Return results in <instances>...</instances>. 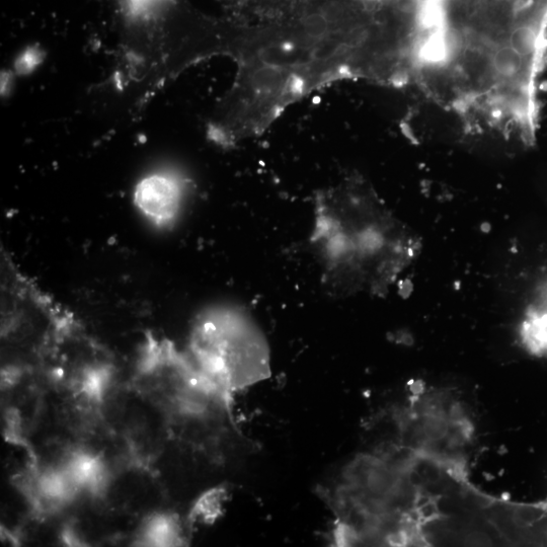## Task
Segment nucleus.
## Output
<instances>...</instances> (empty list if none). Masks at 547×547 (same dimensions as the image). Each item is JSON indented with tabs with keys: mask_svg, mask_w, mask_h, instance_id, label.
<instances>
[{
	"mask_svg": "<svg viewBox=\"0 0 547 547\" xmlns=\"http://www.w3.org/2000/svg\"><path fill=\"white\" fill-rule=\"evenodd\" d=\"M310 242L322 258L325 283L341 294L385 292L420 249L370 186L354 177L317 195Z\"/></svg>",
	"mask_w": 547,
	"mask_h": 547,
	"instance_id": "f03ea898",
	"label": "nucleus"
},
{
	"mask_svg": "<svg viewBox=\"0 0 547 547\" xmlns=\"http://www.w3.org/2000/svg\"><path fill=\"white\" fill-rule=\"evenodd\" d=\"M416 82L470 131L532 145L547 59V0H429Z\"/></svg>",
	"mask_w": 547,
	"mask_h": 547,
	"instance_id": "f257e3e1",
	"label": "nucleus"
},
{
	"mask_svg": "<svg viewBox=\"0 0 547 547\" xmlns=\"http://www.w3.org/2000/svg\"><path fill=\"white\" fill-rule=\"evenodd\" d=\"M186 195V183L176 173L150 174L136 185L134 205L142 216L158 228H168L178 219Z\"/></svg>",
	"mask_w": 547,
	"mask_h": 547,
	"instance_id": "423d86ee",
	"label": "nucleus"
},
{
	"mask_svg": "<svg viewBox=\"0 0 547 547\" xmlns=\"http://www.w3.org/2000/svg\"><path fill=\"white\" fill-rule=\"evenodd\" d=\"M189 349L200 373L227 396L271 374L268 342L257 323L239 307L203 310L193 323Z\"/></svg>",
	"mask_w": 547,
	"mask_h": 547,
	"instance_id": "20e7f679",
	"label": "nucleus"
},
{
	"mask_svg": "<svg viewBox=\"0 0 547 547\" xmlns=\"http://www.w3.org/2000/svg\"><path fill=\"white\" fill-rule=\"evenodd\" d=\"M420 460L406 449L398 455L368 456L349 475V515L355 517L358 537L393 544L425 543V526L433 519L432 503L415 480Z\"/></svg>",
	"mask_w": 547,
	"mask_h": 547,
	"instance_id": "7ed1b4c3",
	"label": "nucleus"
},
{
	"mask_svg": "<svg viewBox=\"0 0 547 547\" xmlns=\"http://www.w3.org/2000/svg\"><path fill=\"white\" fill-rule=\"evenodd\" d=\"M474 426L459 402L445 393L413 397L401 420L403 448L420 461L461 473Z\"/></svg>",
	"mask_w": 547,
	"mask_h": 547,
	"instance_id": "39448f33",
	"label": "nucleus"
},
{
	"mask_svg": "<svg viewBox=\"0 0 547 547\" xmlns=\"http://www.w3.org/2000/svg\"><path fill=\"white\" fill-rule=\"evenodd\" d=\"M133 13L140 16L148 15L152 9H156L166 0H128Z\"/></svg>",
	"mask_w": 547,
	"mask_h": 547,
	"instance_id": "0eeeda50",
	"label": "nucleus"
}]
</instances>
